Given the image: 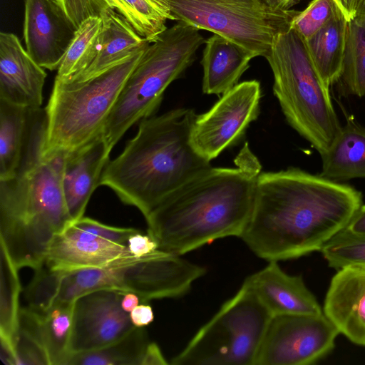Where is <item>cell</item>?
I'll use <instances>...</instances> for the list:
<instances>
[{"label": "cell", "mask_w": 365, "mask_h": 365, "mask_svg": "<svg viewBox=\"0 0 365 365\" xmlns=\"http://www.w3.org/2000/svg\"><path fill=\"white\" fill-rule=\"evenodd\" d=\"M233 168L202 171L145 217L159 250L179 255L218 239L241 237L250 217L261 165L247 143Z\"/></svg>", "instance_id": "2"}, {"label": "cell", "mask_w": 365, "mask_h": 365, "mask_svg": "<svg viewBox=\"0 0 365 365\" xmlns=\"http://www.w3.org/2000/svg\"><path fill=\"white\" fill-rule=\"evenodd\" d=\"M361 192L298 168L261 172L252 211L240 238L259 257L299 258L347 227L363 205Z\"/></svg>", "instance_id": "1"}, {"label": "cell", "mask_w": 365, "mask_h": 365, "mask_svg": "<svg viewBox=\"0 0 365 365\" xmlns=\"http://www.w3.org/2000/svg\"><path fill=\"white\" fill-rule=\"evenodd\" d=\"M14 350L17 365H50L42 334L41 314L27 307L20 309Z\"/></svg>", "instance_id": "30"}, {"label": "cell", "mask_w": 365, "mask_h": 365, "mask_svg": "<svg viewBox=\"0 0 365 365\" xmlns=\"http://www.w3.org/2000/svg\"><path fill=\"white\" fill-rule=\"evenodd\" d=\"M81 82L55 79L48 105L45 155L68 153L103 128L128 78L146 49Z\"/></svg>", "instance_id": "7"}, {"label": "cell", "mask_w": 365, "mask_h": 365, "mask_svg": "<svg viewBox=\"0 0 365 365\" xmlns=\"http://www.w3.org/2000/svg\"><path fill=\"white\" fill-rule=\"evenodd\" d=\"M66 153L46 156L0 180V249L17 269H37L54 236L71 222L63 190Z\"/></svg>", "instance_id": "4"}, {"label": "cell", "mask_w": 365, "mask_h": 365, "mask_svg": "<svg viewBox=\"0 0 365 365\" xmlns=\"http://www.w3.org/2000/svg\"><path fill=\"white\" fill-rule=\"evenodd\" d=\"M206 269L181 257L157 250L140 258H133L103 267L102 287L122 294L133 292L141 302L185 295Z\"/></svg>", "instance_id": "10"}, {"label": "cell", "mask_w": 365, "mask_h": 365, "mask_svg": "<svg viewBox=\"0 0 365 365\" xmlns=\"http://www.w3.org/2000/svg\"><path fill=\"white\" fill-rule=\"evenodd\" d=\"M340 12L342 11L334 0H312L294 17L292 28L306 41Z\"/></svg>", "instance_id": "34"}, {"label": "cell", "mask_w": 365, "mask_h": 365, "mask_svg": "<svg viewBox=\"0 0 365 365\" xmlns=\"http://www.w3.org/2000/svg\"><path fill=\"white\" fill-rule=\"evenodd\" d=\"M271 8L276 10H289L292 6L300 0H264Z\"/></svg>", "instance_id": "43"}, {"label": "cell", "mask_w": 365, "mask_h": 365, "mask_svg": "<svg viewBox=\"0 0 365 365\" xmlns=\"http://www.w3.org/2000/svg\"><path fill=\"white\" fill-rule=\"evenodd\" d=\"M196 115L192 109L179 108L141 120L136 135L105 167L100 185L145 218L173 191L211 167L190 142Z\"/></svg>", "instance_id": "3"}, {"label": "cell", "mask_w": 365, "mask_h": 365, "mask_svg": "<svg viewBox=\"0 0 365 365\" xmlns=\"http://www.w3.org/2000/svg\"><path fill=\"white\" fill-rule=\"evenodd\" d=\"M24 39L42 68L58 70L78 28L58 0L24 1Z\"/></svg>", "instance_id": "15"}, {"label": "cell", "mask_w": 365, "mask_h": 365, "mask_svg": "<svg viewBox=\"0 0 365 365\" xmlns=\"http://www.w3.org/2000/svg\"><path fill=\"white\" fill-rule=\"evenodd\" d=\"M103 26L101 17L83 21L57 70L56 79L66 81L87 68L95 58Z\"/></svg>", "instance_id": "29"}, {"label": "cell", "mask_w": 365, "mask_h": 365, "mask_svg": "<svg viewBox=\"0 0 365 365\" xmlns=\"http://www.w3.org/2000/svg\"><path fill=\"white\" fill-rule=\"evenodd\" d=\"M266 59L273 73V92L286 120L323 155L342 126L305 39L291 27L275 37Z\"/></svg>", "instance_id": "5"}, {"label": "cell", "mask_w": 365, "mask_h": 365, "mask_svg": "<svg viewBox=\"0 0 365 365\" xmlns=\"http://www.w3.org/2000/svg\"><path fill=\"white\" fill-rule=\"evenodd\" d=\"M45 108H26L0 99V180H9L45 156Z\"/></svg>", "instance_id": "13"}, {"label": "cell", "mask_w": 365, "mask_h": 365, "mask_svg": "<svg viewBox=\"0 0 365 365\" xmlns=\"http://www.w3.org/2000/svg\"><path fill=\"white\" fill-rule=\"evenodd\" d=\"M1 250L0 340L1 359L5 364H16L15 337L21 308V287L17 269Z\"/></svg>", "instance_id": "25"}, {"label": "cell", "mask_w": 365, "mask_h": 365, "mask_svg": "<svg viewBox=\"0 0 365 365\" xmlns=\"http://www.w3.org/2000/svg\"><path fill=\"white\" fill-rule=\"evenodd\" d=\"M336 83L342 96L365 97V18L348 22L343 68Z\"/></svg>", "instance_id": "27"}, {"label": "cell", "mask_w": 365, "mask_h": 365, "mask_svg": "<svg viewBox=\"0 0 365 365\" xmlns=\"http://www.w3.org/2000/svg\"><path fill=\"white\" fill-rule=\"evenodd\" d=\"M46 76L15 34L0 33V99L26 108H41Z\"/></svg>", "instance_id": "17"}, {"label": "cell", "mask_w": 365, "mask_h": 365, "mask_svg": "<svg viewBox=\"0 0 365 365\" xmlns=\"http://www.w3.org/2000/svg\"><path fill=\"white\" fill-rule=\"evenodd\" d=\"M273 316L318 315L323 313L301 275L284 272L277 261H270L245 279Z\"/></svg>", "instance_id": "20"}, {"label": "cell", "mask_w": 365, "mask_h": 365, "mask_svg": "<svg viewBox=\"0 0 365 365\" xmlns=\"http://www.w3.org/2000/svg\"><path fill=\"white\" fill-rule=\"evenodd\" d=\"M339 331L324 313L273 316L254 365H310L329 354Z\"/></svg>", "instance_id": "11"}, {"label": "cell", "mask_w": 365, "mask_h": 365, "mask_svg": "<svg viewBox=\"0 0 365 365\" xmlns=\"http://www.w3.org/2000/svg\"><path fill=\"white\" fill-rule=\"evenodd\" d=\"M123 294L98 289L74 302L71 339V355L96 350L113 343L135 327L121 307Z\"/></svg>", "instance_id": "14"}, {"label": "cell", "mask_w": 365, "mask_h": 365, "mask_svg": "<svg viewBox=\"0 0 365 365\" xmlns=\"http://www.w3.org/2000/svg\"><path fill=\"white\" fill-rule=\"evenodd\" d=\"M130 321L135 327H145L154 320V313L150 304H138L129 313Z\"/></svg>", "instance_id": "38"}, {"label": "cell", "mask_w": 365, "mask_h": 365, "mask_svg": "<svg viewBox=\"0 0 365 365\" xmlns=\"http://www.w3.org/2000/svg\"><path fill=\"white\" fill-rule=\"evenodd\" d=\"M170 20L207 30L266 58L275 37L292 27L296 10H276L264 0H153Z\"/></svg>", "instance_id": "9"}, {"label": "cell", "mask_w": 365, "mask_h": 365, "mask_svg": "<svg viewBox=\"0 0 365 365\" xmlns=\"http://www.w3.org/2000/svg\"><path fill=\"white\" fill-rule=\"evenodd\" d=\"M101 18L103 26L95 58L87 68L65 81L81 82L93 78L150 43L115 9H108Z\"/></svg>", "instance_id": "21"}, {"label": "cell", "mask_w": 365, "mask_h": 365, "mask_svg": "<svg viewBox=\"0 0 365 365\" xmlns=\"http://www.w3.org/2000/svg\"><path fill=\"white\" fill-rule=\"evenodd\" d=\"M272 315L245 280L170 361L173 365H254Z\"/></svg>", "instance_id": "8"}, {"label": "cell", "mask_w": 365, "mask_h": 365, "mask_svg": "<svg viewBox=\"0 0 365 365\" xmlns=\"http://www.w3.org/2000/svg\"><path fill=\"white\" fill-rule=\"evenodd\" d=\"M73 222L81 229L106 240L127 246L128 239L138 229L117 227L101 223L90 217H83Z\"/></svg>", "instance_id": "36"}, {"label": "cell", "mask_w": 365, "mask_h": 365, "mask_svg": "<svg viewBox=\"0 0 365 365\" xmlns=\"http://www.w3.org/2000/svg\"><path fill=\"white\" fill-rule=\"evenodd\" d=\"M170 364L155 342H149L140 365H165Z\"/></svg>", "instance_id": "39"}, {"label": "cell", "mask_w": 365, "mask_h": 365, "mask_svg": "<svg viewBox=\"0 0 365 365\" xmlns=\"http://www.w3.org/2000/svg\"><path fill=\"white\" fill-rule=\"evenodd\" d=\"M203 43L199 29L179 21L149 44L125 83L103 128V135L111 150L131 126L154 115L165 89L192 64Z\"/></svg>", "instance_id": "6"}, {"label": "cell", "mask_w": 365, "mask_h": 365, "mask_svg": "<svg viewBox=\"0 0 365 365\" xmlns=\"http://www.w3.org/2000/svg\"><path fill=\"white\" fill-rule=\"evenodd\" d=\"M348 22L340 12L306 40L314 66L328 88L336 83L342 71Z\"/></svg>", "instance_id": "24"}, {"label": "cell", "mask_w": 365, "mask_h": 365, "mask_svg": "<svg viewBox=\"0 0 365 365\" xmlns=\"http://www.w3.org/2000/svg\"><path fill=\"white\" fill-rule=\"evenodd\" d=\"M341 10L346 19L349 21L355 16L357 0H334Z\"/></svg>", "instance_id": "42"}, {"label": "cell", "mask_w": 365, "mask_h": 365, "mask_svg": "<svg viewBox=\"0 0 365 365\" xmlns=\"http://www.w3.org/2000/svg\"><path fill=\"white\" fill-rule=\"evenodd\" d=\"M320 252L328 265L337 270L352 265L365 267V233H355L344 228L331 237Z\"/></svg>", "instance_id": "31"}, {"label": "cell", "mask_w": 365, "mask_h": 365, "mask_svg": "<svg viewBox=\"0 0 365 365\" xmlns=\"http://www.w3.org/2000/svg\"><path fill=\"white\" fill-rule=\"evenodd\" d=\"M127 247L136 258L148 255L159 249L158 242L151 235L139 230L130 235Z\"/></svg>", "instance_id": "37"}, {"label": "cell", "mask_w": 365, "mask_h": 365, "mask_svg": "<svg viewBox=\"0 0 365 365\" xmlns=\"http://www.w3.org/2000/svg\"><path fill=\"white\" fill-rule=\"evenodd\" d=\"M346 123L327 152L321 156L319 175L343 182L365 178V128L352 115L345 113Z\"/></svg>", "instance_id": "23"}, {"label": "cell", "mask_w": 365, "mask_h": 365, "mask_svg": "<svg viewBox=\"0 0 365 365\" xmlns=\"http://www.w3.org/2000/svg\"><path fill=\"white\" fill-rule=\"evenodd\" d=\"M58 1L77 28L88 18L101 17L110 9L117 10L127 21L129 19L126 8L119 0Z\"/></svg>", "instance_id": "35"}, {"label": "cell", "mask_w": 365, "mask_h": 365, "mask_svg": "<svg viewBox=\"0 0 365 365\" xmlns=\"http://www.w3.org/2000/svg\"><path fill=\"white\" fill-rule=\"evenodd\" d=\"M140 302H141V301L138 294L133 292L123 294L121 307L125 312L130 313Z\"/></svg>", "instance_id": "41"}, {"label": "cell", "mask_w": 365, "mask_h": 365, "mask_svg": "<svg viewBox=\"0 0 365 365\" xmlns=\"http://www.w3.org/2000/svg\"><path fill=\"white\" fill-rule=\"evenodd\" d=\"M255 56L247 49L217 34L205 41L202 66V88L205 94L220 95L239 83Z\"/></svg>", "instance_id": "22"}, {"label": "cell", "mask_w": 365, "mask_h": 365, "mask_svg": "<svg viewBox=\"0 0 365 365\" xmlns=\"http://www.w3.org/2000/svg\"><path fill=\"white\" fill-rule=\"evenodd\" d=\"M322 311L339 334L365 346V267L352 265L337 270Z\"/></svg>", "instance_id": "18"}, {"label": "cell", "mask_w": 365, "mask_h": 365, "mask_svg": "<svg viewBox=\"0 0 365 365\" xmlns=\"http://www.w3.org/2000/svg\"><path fill=\"white\" fill-rule=\"evenodd\" d=\"M260 98L256 80L239 83L222 94L207 112L196 115L190 133L195 150L211 161L235 145L258 118Z\"/></svg>", "instance_id": "12"}, {"label": "cell", "mask_w": 365, "mask_h": 365, "mask_svg": "<svg viewBox=\"0 0 365 365\" xmlns=\"http://www.w3.org/2000/svg\"><path fill=\"white\" fill-rule=\"evenodd\" d=\"M111 150L101 133L86 145L66 153L62 183L72 222L83 217L93 192L100 185Z\"/></svg>", "instance_id": "19"}, {"label": "cell", "mask_w": 365, "mask_h": 365, "mask_svg": "<svg viewBox=\"0 0 365 365\" xmlns=\"http://www.w3.org/2000/svg\"><path fill=\"white\" fill-rule=\"evenodd\" d=\"M148 336L145 327H134L119 340L104 347L72 354L66 365H140Z\"/></svg>", "instance_id": "26"}, {"label": "cell", "mask_w": 365, "mask_h": 365, "mask_svg": "<svg viewBox=\"0 0 365 365\" xmlns=\"http://www.w3.org/2000/svg\"><path fill=\"white\" fill-rule=\"evenodd\" d=\"M355 233H365V205H362L346 227Z\"/></svg>", "instance_id": "40"}, {"label": "cell", "mask_w": 365, "mask_h": 365, "mask_svg": "<svg viewBox=\"0 0 365 365\" xmlns=\"http://www.w3.org/2000/svg\"><path fill=\"white\" fill-rule=\"evenodd\" d=\"M354 17L365 18V0H357Z\"/></svg>", "instance_id": "44"}, {"label": "cell", "mask_w": 365, "mask_h": 365, "mask_svg": "<svg viewBox=\"0 0 365 365\" xmlns=\"http://www.w3.org/2000/svg\"><path fill=\"white\" fill-rule=\"evenodd\" d=\"M132 258L135 257L127 246L102 238L71 222L53 238L44 264L54 271L71 272Z\"/></svg>", "instance_id": "16"}, {"label": "cell", "mask_w": 365, "mask_h": 365, "mask_svg": "<svg viewBox=\"0 0 365 365\" xmlns=\"http://www.w3.org/2000/svg\"><path fill=\"white\" fill-rule=\"evenodd\" d=\"M126 8L128 23L149 42L154 41L166 29L170 16L153 0H119Z\"/></svg>", "instance_id": "32"}, {"label": "cell", "mask_w": 365, "mask_h": 365, "mask_svg": "<svg viewBox=\"0 0 365 365\" xmlns=\"http://www.w3.org/2000/svg\"><path fill=\"white\" fill-rule=\"evenodd\" d=\"M62 272L43 264L35 274L25 289L27 308L38 314L47 312L57 302Z\"/></svg>", "instance_id": "33"}, {"label": "cell", "mask_w": 365, "mask_h": 365, "mask_svg": "<svg viewBox=\"0 0 365 365\" xmlns=\"http://www.w3.org/2000/svg\"><path fill=\"white\" fill-rule=\"evenodd\" d=\"M74 302H57L47 312L40 314L42 334L50 365H66L71 356Z\"/></svg>", "instance_id": "28"}]
</instances>
